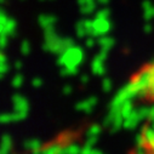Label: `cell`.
<instances>
[{"mask_svg":"<svg viewBox=\"0 0 154 154\" xmlns=\"http://www.w3.org/2000/svg\"><path fill=\"white\" fill-rule=\"evenodd\" d=\"M20 50H21V54H22L23 56L29 55V52H30V44H29V42H28V40H23L22 44H21Z\"/></svg>","mask_w":154,"mask_h":154,"instance_id":"22","label":"cell"},{"mask_svg":"<svg viewBox=\"0 0 154 154\" xmlns=\"http://www.w3.org/2000/svg\"><path fill=\"white\" fill-rule=\"evenodd\" d=\"M23 147H24V149L30 150L32 153H35V154H36V153H42L43 143H42L39 140H36V138H32V140L24 141Z\"/></svg>","mask_w":154,"mask_h":154,"instance_id":"8","label":"cell"},{"mask_svg":"<svg viewBox=\"0 0 154 154\" xmlns=\"http://www.w3.org/2000/svg\"><path fill=\"white\" fill-rule=\"evenodd\" d=\"M0 3H2V4H4V3H5V0H0Z\"/></svg>","mask_w":154,"mask_h":154,"instance_id":"42","label":"cell"},{"mask_svg":"<svg viewBox=\"0 0 154 154\" xmlns=\"http://www.w3.org/2000/svg\"><path fill=\"white\" fill-rule=\"evenodd\" d=\"M73 45H74V42L70 38H60L58 36L57 39H55L52 42H45L43 45V50L56 54V55H61L63 51L72 48Z\"/></svg>","mask_w":154,"mask_h":154,"instance_id":"2","label":"cell"},{"mask_svg":"<svg viewBox=\"0 0 154 154\" xmlns=\"http://www.w3.org/2000/svg\"><path fill=\"white\" fill-rule=\"evenodd\" d=\"M100 132H101L100 125L94 124V125H91V126L89 128V130L86 131V137H90V136H98Z\"/></svg>","mask_w":154,"mask_h":154,"instance_id":"20","label":"cell"},{"mask_svg":"<svg viewBox=\"0 0 154 154\" xmlns=\"http://www.w3.org/2000/svg\"><path fill=\"white\" fill-rule=\"evenodd\" d=\"M12 104H14V110L16 112H28L29 109L28 101L20 94H15L12 96Z\"/></svg>","mask_w":154,"mask_h":154,"instance_id":"4","label":"cell"},{"mask_svg":"<svg viewBox=\"0 0 154 154\" xmlns=\"http://www.w3.org/2000/svg\"><path fill=\"white\" fill-rule=\"evenodd\" d=\"M92 26L95 30V38L106 35L112 29V23L109 18H96L95 17V20H92Z\"/></svg>","mask_w":154,"mask_h":154,"instance_id":"3","label":"cell"},{"mask_svg":"<svg viewBox=\"0 0 154 154\" xmlns=\"http://www.w3.org/2000/svg\"><path fill=\"white\" fill-rule=\"evenodd\" d=\"M32 85H33V88L38 89V88H40V86L43 85V82H42L40 78H34V79L32 80Z\"/></svg>","mask_w":154,"mask_h":154,"instance_id":"33","label":"cell"},{"mask_svg":"<svg viewBox=\"0 0 154 154\" xmlns=\"http://www.w3.org/2000/svg\"><path fill=\"white\" fill-rule=\"evenodd\" d=\"M12 148V140L9 134H4L2 137V147H0V153L8 154Z\"/></svg>","mask_w":154,"mask_h":154,"instance_id":"15","label":"cell"},{"mask_svg":"<svg viewBox=\"0 0 154 154\" xmlns=\"http://www.w3.org/2000/svg\"><path fill=\"white\" fill-rule=\"evenodd\" d=\"M78 67H68V66H63L60 70V74L62 76H70V75H75L78 73Z\"/></svg>","mask_w":154,"mask_h":154,"instance_id":"19","label":"cell"},{"mask_svg":"<svg viewBox=\"0 0 154 154\" xmlns=\"http://www.w3.org/2000/svg\"><path fill=\"white\" fill-rule=\"evenodd\" d=\"M9 18L10 17H8L6 14H5V11L2 9V11H0V26H5L6 22L9 21Z\"/></svg>","mask_w":154,"mask_h":154,"instance_id":"29","label":"cell"},{"mask_svg":"<svg viewBox=\"0 0 154 154\" xmlns=\"http://www.w3.org/2000/svg\"><path fill=\"white\" fill-rule=\"evenodd\" d=\"M91 72L95 74V75H103L104 72H106V68L103 66V61L100 60L97 56H95V58L92 60L91 62Z\"/></svg>","mask_w":154,"mask_h":154,"instance_id":"12","label":"cell"},{"mask_svg":"<svg viewBox=\"0 0 154 154\" xmlns=\"http://www.w3.org/2000/svg\"><path fill=\"white\" fill-rule=\"evenodd\" d=\"M62 92H63V95L68 96L69 94H72V86L70 85H64L63 89H62Z\"/></svg>","mask_w":154,"mask_h":154,"instance_id":"35","label":"cell"},{"mask_svg":"<svg viewBox=\"0 0 154 154\" xmlns=\"http://www.w3.org/2000/svg\"><path fill=\"white\" fill-rule=\"evenodd\" d=\"M0 122L3 124H8V123H11L12 122V118H11V113H4L0 115Z\"/></svg>","mask_w":154,"mask_h":154,"instance_id":"28","label":"cell"},{"mask_svg":"<svg viewBox=\"0 0 154 154\" xmlns=\"http://www.w3.org/2000/svg\"><path fill=\"white\" fill-rule=\"evenodd\" d=\"M124 117L122 115V113H120V110H117L115 112V114H114V118H113V123H112V125H110V132L112 134H114L115 131H118L120 128H123V125H124Z\"/></svg>","mask_w":154,"mask_h":154,"instance_id":"9","label":"cell"},{"mask_svg":"<svg viewBox=\"0 0 154 154\" xmlns=\"http://www.w3.org/2000/svg\"><path fill=\"white\" fill-rule=\"evenodd\" d=\"M78 4L83 15H90L96 9V0H78Z\"/></svg>","mask_w":154,"mask_h":154,"instance_id":"7","label":"cell"},{"mask_svg":"<svg viewBox=\"0 0 154 154\" xmlns=\"http://www.w3.org/2000/svg\"><path fill=\"white\" fill-rule=\"evenodd\" d=\"M98 140V136H90V137H86V141H85V144L84 146H88V147H94L96 144Z\"/></svg>","mask_w":154,"mask_h":154,"instance_id":"27","label":"cell"},{"mask_svg":"<svg viewBox=\"0 0 154 154\" xmlns=\"http://www.w3.org/2000/svg\"><path fill=\"white\" fill-rule=\"evenodd\" d=\"M16 21L14 18H9L5 26H0V34H8L10 38L15 36V30H16Z\"/></svg>","mask_w":154,"mask_h":154,"instance_id":"10","label":"cell"},{"mask_svg":"<svg viewBox=\"0 0 154 154\" xmlns=\"http://www.w3.org/2000/svg\"><path fill=\"white\" fill-rule=\"evenodd\" d=\"M85 44H86V46H88L89 49L94 48V45H95V39H94V36H89L88 39H86V42H85Z\"/></svg>","mask_w":154,"mask_h":154,"instance_id":"34","label":"cell"},{"mask_svg":"<svg viewBox=\"0 0 154 154\" xmlns=\"http://www.w3.org/2000/svg\"><path fill=\"white\" fill-rule=\"evenodd\" d=\"M152 6H153V4L149 2V0H144V2L142 3V9H143V10H147V9L152 8Z\"/></svg>","mask_w":154,"mask_h":154,"instance_id":"36","label":"cell"},{"mask_svg":"<svg viewBox=\"0 0 154 154\" xmlns=\"http://www.w3.org/2000/svg\"><path fill=\"white\" fill-rule=\"evenodd\" d=\"M62 148H63V144L61 142H55V143L43 147L42 153L43 154H57V153H62Z\"/></svg>","mask_w":154,"mask_h":154,"instance_id":"13","label":"cell"},{"mask_svg":"<svg viewBox=\"0 0 154 154\" xmlns=\"http://www.w3.org/2000/svg\"><path fill=\"white\" fill-rule=\"evenodd\" d=\"M109 2V0H97V3H100V4H107Z\"/></svg>","mask_w":154,"mask_h":154,"instance_id":"41","label":"cell"},{"mask_svg":"<svg viewBox=\"0 0 154 154\" xmlns=\"http://www.w3.org/2000/svg\"><path fill=\"white\" fill-rule=\"evenodd\" d=\"M75 33L79 38H84L88 35L86 33V27H85V20H80L75 24Z\"/></svg>","mask_w":154,"mask_h":154,"instance_id":"18","label":"cell"},{"mask_svg":"<svg viewBox=\"0 0 154 154\" xmlns=\"http://www.w3.org/2000/svg\"><path fill=\"white\" fill-rule=\"evenodd\" d=\"M82 148L76 143H67L62 148V154H78L80 153Z\"/></svg>","mask_w":154,"mask_h":154,"instance_id":"16","label":"cell"},{"mask_svg":"<svg viewBox=\"0 0 154 154\" xmlns=\"http://www.w3.org/2000/svg\"><path fill=\"white\" fill-rule=\"evenodd\" d=\"M140 122H141V118H140L138 112H137V109H136V110H134V112L129 115V117L124 120L123 128H125V129H128V130H134V129L137 128V125H138Z\"/></svg>","mask_w":154,"mask_h":154,"instance_id":"6","label":"cell"},{"mask_svg":"<svg viewBox=\"0 0 154 154\" xmlns=\"http://www.w3.org/2000/svg\"><path fill=\"white\" fill-rule=\"evenodd\" d=\"M95 17L96 18H109V10L108 9H102L100 11H97Z\"/></svg>","mask_w":154,"mask_h":154,"instance_id":"26","label":"cell"},{"mask_svg":"<svg viewBox=\"0 0 154 154\" xmlns=\"http://www.w3.org/2000/svg\"><path fill=\"white\" fill-rule=\"evenodd\" d=\"M23 84V75L21 74H16L14 78H12V86L15 89H20Z\"/></svg>","mask_w":154,"mask_h":154,"instance_id":"21","label":"cell"},{"mask_svg":"<svg viewBox=\"0 0 154 154\" xmlns=\"http://www.w3.org/2000/svg\"><path fill=\"white\" fill-rule=\"evenodd\" d=\"M97 104V98L95 96H91L89 97L88 100H84V101H80L75 104V109L78 110H83L85 113H91V110L94 109V107Z\"/></svg>","mask_w":154,"mask_h":154,"instance_id":"5","label":"cell"},{"mask_svg":"<svg viewBox=\"0 0 154 154\" xmlns=\"http://www.w3.org/2000/svg\"><path fill=\"white\" fill-rule=\"evenodd\" d=\"M137 112H138V115H140L141 120L148 119V117H149V108H147V107H141V108L137 109Z\"/></svg>","mask_w":154,"mask_h":154,"instance_id":"23","label":"cell"},{"mask_svg":"<svg viewBox=\"0 0 154 154\" xmlns=\"http://www.w3.org/2000/svg\"><path fill=\"white\" fill-rule=\"evenodd\" d=\"M15 68H16L17 70H20V69L22 68V62H21V61H16V62H15Z\"/></svg>","mask_w":154,"mask_h":154,"instance_id":"40","label":"cell"},{"mask_svg":"<svg viewBox=\"0 0 154 154\" xmlns=\"http://www.w3.org/2000/svg\"><path fill=\"white\" fill-rule=\"evenodd\" d=\"M8 34H0V48H2V50H4L5 49V46H6V42H8Z\"/></svg>","mask_w":154,"mask_h":154,"instance_id":"30","label":"cell"},{"mask_svg":"<svg viewBox=\"0 0 154 154\" xmlns=\"http://www.w3.org/2000/svg\"><path fill=\"white\" fill-rule=\"evenodd\" d=\"M143 18L147 22L150 21L152 18H154V5L152 8H149V9H147V10H143Z\"/></svg>","mask_w":154,"mask_h":154,"instance_id":"24","label":"cell"},{"mask_svg":"<svg viewBox=\"0 0 154 154\" xmlns=\"http://www.w3.org/2000/svg\"><path fill=\"white\" fill-rule=\"evenodd\" d=\"M132 112H134V107H132L131 100L125 101V102L122 104V107H120V113H122V115L124 117V119H126Z\"/></svg>","mask_w":154,"mask_h":154,"instance_id":"17","label":"cell"},{"mask_svg":"<svg viewBox=\"0 0 154 154\" xmlns=\"http://www.w3.org/2000/svg\"><path fill=\"white\" fill-rule=\"evenodd\" d=\"M102 90L104 92H109L112 90V82H110L109 78H104L102 80Z\"/></svg>","mask_w":154,"mask_h":154,"instance_id":"25","label":"cell"},{"mask_svg":"<svg viewBox=\"0 0 154 154\" xmlns=\"http://www.w3.org/2000/svg\"><path fill=\"white\" fill-rule=\"evenodd\" d=\"M98 45H100L101 49L109 51L114 45V39L110 38V36H108L107 34L106 35H101V36H98Z\"/></svg>","mask_w":154,"mask_h":154,"instance_id":"14","label":"cell"},{"mask_svg":"<svg viewBox=\"0 0 154 154\" xmlns=\"http://www.w3.org/2000/svg\"><path fill=\"white\" fill-rule=\"evenodd\" d=\"M56 21H57V18L54 15H40L38 17V23L40 24V27L43 29H45L50 26H54L56 23Z\"/></svg>","mask_w":154,"mask_h":154,"instance_id":"11","label":"cell"},{"mask_svg":"<svg viewBox=\"0 0 154 154\" xmlns=\"http://www.w3.org/2000/svg\"><path fill=\"white\" fill-rule=\"evenodd\" d=\"M84 58V52L79 46L73 45L72 48L67 49L66 51H63L58 60H57V64L63 67V66H68V67H78Z\"/></svg>","mask_w":154,"mask_h":154,"instance_id":"1","label":"cell"},{"mask_svg":"<svg viewBox=\"0 0 154 154\" xmlns=\"http://www.w3.org/2000/svg\"><path fill=\"white\" fill-rule=\"evenodd\" d=\"M143 30H144L146 33H150V32H152V26H150L149 23L144 24V27H143Z\"/></svg>","mask_w":154,"mask_h":154,"instance_id":"39","label":"cell"},{"mask_svg":"<svg viewBox=\"0 0 154 154\" xmlns=\"http://www.w3.org/2000/svg\"><path fill=\"white\" fill-rule=\"evenodd\" d=\"M96 56H97L100 60H102V61L104 62V61L107 60V56H108V51H107V50H103V49H101V50H100V52H98Z\"/></svg>","mask_w":154,"mask_h":154,"instance_id":"32","label":"cell"},{"mask_svg":"<svg viewBox=\"0 0 154 154\" xmlns=\"http://www.w3.org/2000/svg\"><path fill=\"white\" fill-rule=\"evenodd\" d=\"M89 82V76L86 75V74H83L82 76H80V83L82 84H86Z\"/></svg>","mask_w":154,"mask_h":154,"instance_id":"38","label":"cell"},{"mask_svg":"<svg viewBox=\"0 0 154 154\" xmlns=\"http://www.w3.org/2000/svg\"><path fill=\"white\" fill-rule=\"evenodd\" d=\"M9 70V66H8V63L6 62H0V76H4V74L6 73Z\"/></svg>","mask_w":154,"mask_h":154,"instance_id":"31","label":"cell"},{"mask_svg":"<svg viewBox=\"0 0 154 154\" xmlns=\"http://www.w3.org/2000/svg\"><path fill=\"white\" fill-rule=\"evenodd\" d=\"M148 119L150 122H154V106H152L149 108V117H148Z\"/></svg>","mask_w":154,"mask_h":154,"instance_id":"37","label":"cell"}]
</instances>
